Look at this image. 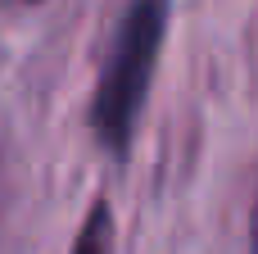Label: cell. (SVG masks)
I'll use <instances>...</instances> for the list:
<instances>
[{
    "instance_id": "obj_2",
    "label": "cell",
    "mask_w": 258,
    "mask_h": 254,
    "mask_svg": "<svg viewBox=\"0 0 258 254\" xmlns=\"http://www.w3.org/2000/svg\"><path fill=\"white\" fill-rule=\"evenodd\" d=\"M73 254H109V209H104V205H95V209H91L86 227L77 232Z\"/></svg>"
},
{
    "instance_id": "obj_1",
    "label": "cell",
    "mask_w": 258,
    "mask_h": 254,
    "mask_svg": "<svg viewBox=\"0 0 258 254\" xmlns=\"http://www.w3.org/2000/svg\"><path fill=\"white\" fill-rule=\"evenodd\" d=\"M163 27H168V0H136L104 59V77H100L91 118H95V136L113 155H127V141L136 132V118L150 95L154 64H159Z\"/></svg>"
}]
</instances>
